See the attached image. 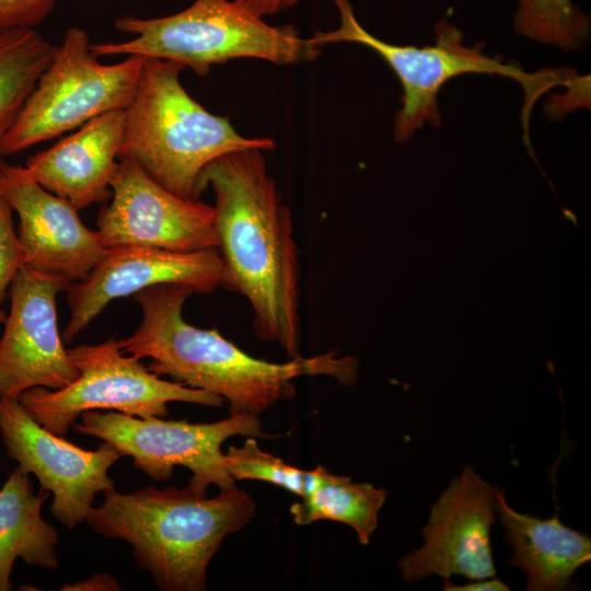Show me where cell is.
<instances>
[{"label": "cell", "instance_id": "cell-1", "mask_svg": "<svg viewBox=\"0 0 591 591\" xmlns=\"http://www.w3.org/2000/svg\"><path fill=\"white\" fill-rule=\"evenodd\" d=\"M262 149L225 153L202 171L199 189L216 196L222 286L244 296L264 341L300 356L299 250L291 213L269 175Z\"/></svg>", "mask_w": 591, "mask_h": 591}, {"label": "cell", "instance_id": "cell-2", "mask_svg": "<svg viewBox=\"0 0 591 591\" xmlns=\"http://www.w3.org/2000/svg\"><path fill=\"white\" fill-rule=\"evenodd\" d=\"M192 293L188 287L174 283L137 292L142 318L132 335L119 340L123 352L150 359L148 369L159 376L220 396L229 405V415L260 416L293 397V381L300 376L328 375L345 385L356 382L358 362L352 357L327 351L270 362L247 355L216 328L187 323L183 308Z\"/></svg>", "mask_w": 591, "mask_h": 591}, {"label": "cell", "instance_id": "cell-3", "mask_svg": "<svg viewBox=\"0 0 591 591\" xmlns=\"http://www.w3.org/2000/svg\"><path fill=\"white\" fill-rule=\"evenodd\" d=\"M85 521L97 534L132 546L139 567L164 591H205L207 570L223 540L245 528L256 505L244 489L200 495L188 486L103 491Z\"/></svg>", "mask_w": 591, "mask_h": 591}, {"label": "cell", "instance_id": "cell-4", "mask_svg": "<svg viewBox=\"0 0 591 591\" xmlns=\"http://www.w3.org/2000/svg\"><path fill=\"white\" fill-rule=\"evenodd\" d=\"M184 69L144 58L136 95L125 109L118 158L134 159L173 194L200 199L199 179L209 163L236 150H271L275 142L243 137L228 118L209 113L182 85Z\"/></svg>", "mask_w": 591, "mask_h": 591}, {"label": "cell", "instance_id": "cell-5", "mask_svg": "<svg viewBox=\"0 0 591 591\" xmlns=\"http://www.w3.org/2000/svg\"><path fill=\"white\" fill-rule=\"evenodd\" d=\"M115 27L134 37L91 44L94 55L170 60L198 76L235 58L264 59L280 66L309 62L323 48L311 38H302L293 26H271L229 0H194L187 9L162 18L126 15L115 21Z\"/></svg>", "mask_w": 591, "mask_h": 591}, {"label": "cell", "instance_id": "cell-6", "mask_svg": "<svg viewBox=\"0 0 591 591\" xmlns=\"http://www.w3.org/2000/svg\"><path fill=\"white\" fill-rule=\"evenodd\" d=\"M340 14V25L329 32H316L311 39L324 47L329 43L350 42L375 51L397 76L402 89V107L396 112L393 135L405 142L426 121L439 127L438 95L452 78L467 73L499 74L519 81L525 93L523 115L528 116L542 93L558 83L557 71L528 73L485 55L478 47L464 45L462 32L441 20L434 27L431 46H406L384 42L363 28L357 21L349 0H333Z\"/></svg>", "mask_w": 591, "mask_h": 591}, {"label": "cell", "instance_id": "cell-7", "mask_svg": "<svg viewBox=\"0 0 591 591\" xmlns=\"http://www.w3.org/2000/svg\"><path fill=\"white\" fill-rule=\"evenodd\" d=\"M90 45L84 30L66 31L4 139L5 157L129 106L144 58L129 55L120 62L103 65Z\"/></svg>", "mask_w": 591, "mask_h": 591}, {"label": "cell", "instance_id": "cell-8", "mask_svg": "<svg viewBox=\"0 0 591 591\" xmlns=\"http://www.w3.org/2000/svg\"><path fill=\"white\" fill-rule=\"evenodd\" d=\"M79 376L59 390L36 386L18 398L44 428L65 436L84 412L114 410L141 418L165 417L167 404L184 402L219 407L215 394L166 381L146 368L140 359L123 352L120 341L109 338L97 345L68 349Z\"/></svg>", "mask_w": 591, "mask_h": 591}, {"label": "cell", "instance_id": "cell-9", "mask_svg": "<svg viewBox=\"0 0 591 591\" xmlns=\"http://www.w3.org/2000/svg\"><path fill=\"white\" fill-rule=\"evenodd\" d=\"M80 418L72 424L77 432L111 443L153 480H169L175 466L188 468L193 475L187 486L200 495H207L211 485L220 490L236 487L221 451L224 441L234 436L271 438L263 430L259 416L251 414L196 424L114 410H89Z\"/></svg>", "mask_w": 591, "mask_h": 591}, {"label": "cell", "instance_id": "cell-10", "mask_svg": "<svg viewBox=\"0 0 591 591\" xmlns=\"http://www.w3.org/2000/svg\"><path fill=\"white\" fill-rule=\"evenodd\" d=\"M111 189V202L96 220V231L106 248L146 246L174 252L217 248L213 206L173 194L134 159L119 158Z\"/></svg>", "mask_w": 591, "mask_h": 591}, {"label": "cell", "instance_id": "cell-11", "mask_svg": "<svg viewBox=\"0 0 591 591\" xmlns=\"http://www.w3.org/2000/svg\"><path fill=\"white\" fill-rule=\"evenodd\" d=\"M0 434L18 467L53 494L51 514L69 530L85 520L97 494L115 488L108 470L123 455L114 445L84 450L39 425L18 399L0 398Z\"/></svg>", "mask_w": 591, "mask_h": 591}, {"label": "cell", "instance_id": "cell-12", "mask_svg": "<svg viewBox=\"0 0 591 591\" xmlns=\"http://www.w3.org/2000/svg\"><path fill=\"white\" fill-rule=\"evenodd\" d=\"M70 285L25 265L13 278L0 338V398L18 399L36 386L59 390L79 376L57 324L56 300Z\"/></svg>", "mask_w": 591, "mask_h": 591}, {"label": "cell", "instance_id": "cell-13", "mask_svg": "<svg viewBox=\"0 0 591 591\" xmlns=\"http://www.w3.org/2000/svg\"><path fill=\"white\" fill-rule=\"evenodd\" d=\"M496 489L465 466L431 506L421 529L424 545L398 560L402 579L412 583L433 575L468 580L495 577L490 531Z\"/></svg>", "mask_w": 591, "mask_h": 591}, {"label": "cell", "instance_id": "cell-14", "mask_svg": "<svg viewBox=\"0 0 591 591\" xmlns=\"http://www.w3.org/2000/svg\"><path fill=\"white\" fill-rule=\"evenodd\" d=\"M164 283L186 286L197 293L215 291L223 283L218 250L107 248L91 273L66 291L71 314L61 336L63 343H71L113 300Z\"/></svg>", "mask_w": 591, "mask_h": 591}, {"label": "cell", "instance_id": "cell-15", "mask_svg": "<svg viewBox=\"0 0 591 591\" xmlns=\"http://www.w3.org/2000/svg\"><path fill=\"white\" fill-rule=\"evenodd\" d=\"M4 196L19 217L23 265L72 283L83 280L105 255L99 232L81 221L78 209L34 182L24 166Z\"/></svg>", "mask_w": 591, "mask_h": 591}, {"label": "cell", "instance_id": "cell-16", "mask_svg": "<svg viewBox=\"0 0 591 591\" xmlns=\"http://www.w3.org/2000/svg\"><path fill=\"white\" fill-rule=\"evenodd\" d=\"M125 109L93 118L49 149L28 158V176L78 210L112 197L111 181L117 166Z\"/></svg>", "mask_w": 591, "mask_h": 591}, {"label": "cell", "instance_id": "cell-17", "mask_svg": "<svg viewBox=\"0 0 591 591\" xmlns=\"http://www.w3.org/2000/svg\"><path fill=\"white\" fill-rule=\"evenodd\" d=\"M495 511L505 529L503 541L513 554L508 564L521 569L528 591L571 589L570 580L591 560L590 536L565 525L557 515L541 519L513 510L496 489Z\"/></svg>", "mask_w": 591, "mask_h": 591}, {"label": "cell", "instance_id": "cell-18", "mask_svg": "<svg viewBox=\"0 0 591 591\" xmlns=\"http://www.w3.org/2000/svg\"><path fill=\"white\" fill-rule=\"evenodd\" d=\"M50 493H34L28 474L18 466L0 489V591L12 589L11 572L16 558L47 570L58 568V533L42 517Z\"/></svg>", "mask_w": 591, "mask_h": 591}, {"label": "cell", "instance_id": "cell-19", "mask_svg": "<svg viewBox=\"0 0 591 591\" xmlns=\"http://www.w3.org/2000/svg\"><path fill=\"white\" fill-rule=\"evenodd\" d=\"M56 48L31 27L0 31V175L10 166L3 152L4 139Z\"/></svg>", "mask_w": 591, "mask_h": 591}, {"label": "cell", "instance_id": "cell-20", "mask_svg": "<svg viewBox=\"0 0 591 591\" xmlns=\"http://www.w3.org/2000/svg\"><path fill=\"white\" fill-rule=\"evenodd\" d=\"M387 490L371 483H357L350 477L328 472L311 493L293 502L289 511L298 525L331 520L350 526L362 545H368L378 529L379 512Z\"/></svg>", "mask_w": 591, "mask_h": 591}, {"label": "cell", "instance_id": "cell-21", "mask_svg": "<svg viewBox=\"0 0 591 591\" xmlns=\"http://www.w3.org/2000/svg\"><path fill=\"white\" fill-rule=\"evenodd\" d=\"M590 19L572 0H518L514 28L532 40L565 50L582 47Z\"/></svg>", "mask_w": 591, "mask_h": 591}, {"label": "cell", "instance_id": "cell-22", "mask_svg": "<svg viewBox=\"0 0 591 591\" xmlns=\"http://www.w3.org/2000/svg\"><path fill=\"white\" fill-rule=\"evenodd\" d=\"M225 467L234 480H260L274 484L299 497L314 490L328 471L324 466L300 470L263 451L255 438L247 437L241 447H230L224 453Z\"/></svg>", "mask_w": 591, "mask_h": 591}, {"label": "cell", "instance_id": "cell-23", "mask_svg": "<svg viewBox=\"0 0 591 591\" xmlns=\"http://www.w3.org/2000/svg\"><path fill=\"white\" fill-rule=\"evenodd\" d=\"M13 209L4 195L0 196V323L7 314L2 303L8 296L10 285L23 266L18 234L13 228Z\"/></svg>", "mask_w": 591, "mask_h": 591}, {"label": "cell", "instance_id": "cell-24", "mask_svg": "<svg viewBox=\"0 0 591 591\" xmlns=\"http://www.w3.org/2000/svg\"><path fill=\"white\" fill-rule=\"evenodd\" d=\"M57 0H0V31L39 25L54 10Z\"/></svg>", "mask_w": 591, "mask_h": 591}, {"label": "cell", "instance_id": "cell-25", "mask_svg": "<svg viewBox=\"0 0 591 591\" xmlns=\"http://www.w3.org/2000/svg\"><path fill=\"white\" fill-rule=\"evenodd\" d=\"M300 1L301 0H234L237 5L262 19L266 15H273L289 9Z\"/></svg>", "mask_w": 591, "mask_h": 591}, {"label": "cell", "instance_id": "cell-26", "mask_svg": "<svg viewBox=\"0 0 591 591\" xmlns=\"http://www.w3.org/2000/svg\"><path fill=\"white\" fill-rule=\"evenodd\" d=\"M62 591H118L121 590L119 583L109 575L97 573L85 580L77 581L72 584H65Z\"/></svg>", "mask_w": 591, "mask_h": 591}, {"label": "cell", "instance_id": "cell-27", "mask_svg": "<svg viewBox=\"0 0 591 591\" xmlns=\"http://www.w3.org/2000/svg\"><path fill=\"white\" fill-rule=\"evenodd\" d=\"M443 590L445 591H508L510 588L496 576L487 579L472 580L466 584L454 586L450 579H443Z\"/></svg>", "mask_w": 591, "mask_h": 591}, {"label": "cell", "instance_id": "cell-28", "mask_svg": "<svg viewBox=\"0 0 591 591\" xmlns=\"http://www.w3.org/2000/svg\"><path fill=\"white\" fill-rule=\"evenodd\" d=\"M20 171V166H9V169L0 175V196L4 195L8 186L15 179Z\"/></svg>", "mask_w": 591, "mask_h": 591}]
</instances>
